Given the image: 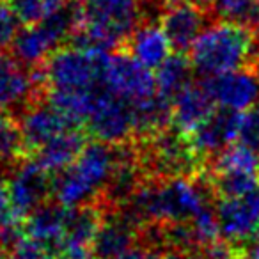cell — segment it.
Listing matches in <instances>:
<instances>
[{"label": "cell", "instance_id": "5b68a950", "mask_svg": "<svg viewBox=\"0 0 259 259\" xmlns=\"http://www.w3.org/2000/svg\"><path fill=\"white\" fill-rule=\"evenodd\" d=\"M80 20H82L80 4L76 6L75 2H68L50 18L36 25H27L16 34L11 45L15 61L29 68L43 66L55 52L61 50L62 43L71 39L75 30L78 29Z\"/></svg>", "mask_w": 259, "mask_h": 259}, {"label": "cell", "instance_id": "ba28073f", "mask_svg": "<svg viewBox=\"0 0 259 259\" xmlns=\"http://www.w3.org/2000/svg\"><path fill=\"white\" fill-rule=\"evenodd\" d=\"M85 126L98 142L108 146L130 144L135 137L134 107L130 101L114 96L107 89L91 117L85 121Z\"/></svg>", "mask_w": 259, "mask_h": 259}, {"label": "cell", "instance_id": "f1b7e54d", "mask_svg": "<svg viewBox=\"0 0 259 259\" xmlns=\"http://www.w3.org/2000/svg\"><path fill=\"white\" fill-rule=\"evenodd\" d=\"M13 222H20V219H16V215L13 213L11 201H9L8 183H6L4 178H0V227Z\"/></svg>", "mask_w": 259, "mask_h": 259}, {"label": "cell", "instance_id": "9c48e42d", "mask_svg": "<svg viewBox=\"0 0 259 259\" xmlns=\"http://www.w3.org/2000/svg\"><path fill=\"white\" fill-rule=\"evenodd\" d=\"M215 211L220 238L240 252L259 234V190L245 197L220 199Z\"/></svg>", "mask_w": 259, "mask_h": 259}, {"label": "cell", "instance_id": "4316f807", "mask_svg": "<svg viewBox=\"0 0 259 259\" xmlns=\"http://www.w3.org/2000/svg\"><path fill=\"white\" fill-rule=\"evenodd\" d=\"M238 142L259 153V105L241 115Z\"/></svg>", "mask_w": 259, "mask_h": 259}, {"label": "cell", "instance_id": "30bf717a", "mask_svg": "<svg viewBox=\"0 0 259 259\" xmlns=\"http://www.w3.org/2000/svg\"><path fill=\"white\" fill-rule=\"evenodd\" d=\"M105 87L114 96L130 103L149 100L156 94V80L151 69L135 61L130 54L110 55Z\"/></svg>", "mask_w": 259, "mask_h": 259}, {"label": "cell", "instance_id": "484cf974", "mask_svg": "<svg viewBox=\"0 0 259 259\" xmlns=\"http://www.w3.org/2000/svg\"><path fill=\"white\" fill-rule=\"evenodd\" d=\"M9 257L11 259H52L54 252L47 247V245L39 243L34 238L27 236L25 233L16 240V243L9 250Z\"/></svg>", "mask_w": 259, "mask_h": 259}, {"label": "cell", "instance_id": "9a60e30c", "mask_svg": "<svg viewBox=\"0 0 259 259\" xmlns=\"http://www.w3.org/2000/svg\"><path fill=\"white\" fill-rule=\"evenodd\" d=\"M141 240V227L135 226L124 213H105L94 236L91 255L93 259H115L134 248Z\"/></svg>", "mask_w": 259, "mask_h": 259}, {"label": "cell", "instance_id": "cb8c5ba5", "mask_svg": "<svg viewBox=\"0 0 259 259\" xmlns=\"http://www.w3.org/2000/svg\"><path fill=\"white\" fill-rule=\"evenodd\" d=\"M208 170H236V172L259 174V153L241 142H234L222 153L213 156Z\"/></svg>", "mask_w": 259, "mask_h": 259}, {"label": "cell", "instance_id": "4dcf8cb0", "mask_svg": "<svg viewBox=\"0 0 259 259\" xmlns=\"http://www.w3.org/2000/svg\"><path fill=\"white\" fill-rule=\"evenodd\" d=\"M243 259H259V234L241 250Z\"/></svg>", "mask_w": 259, "mask_h": 259}, {"label": "cell", "instance_id": "f546056e", "mask_svg": "<svg viewBox=\"0 0 259 259\" xmlns=\"http://www.w3.org/2000/svg\"><path fill=\"white\" fill-rule=\"evenodd\" d=\"M115 259H162V252L149 245H135L134 248H130L128 252Z\"/></svg>", "mask_w": 259, "mask_h": 259}, {"label": "cell", "instance_id": "7a4b0ae2", "mask_svg": "<svg viewBox=\"0 0 259 259\" xmlns=\"http://www.w3.org/2000/svg\"><path fill=\"white\" fill-rule=\"evenodd\" d=\"M255 54V30L241 23L217 22L202 30L188 52V59L197 75L209 78L245 69L250 66Z\"/></svg>", "mask_w": 259, "mask_h": 259}, {"label": "cell", "instance_id": "4fadbf2b", "mask_svg": "<svg viewBox=\"0 0 259 259\" xmlns=\"http://www.w3.org/2000/svg\"><path fill=\"white\" fill-rule=\"evenodd\" d=\"M209 13L195 2H167L160 11V27L167 34L178 54L190 52L197 37L206 29Z\"/></svg>", "mask_w": 259, "mask_h": 259}, {"label": "cell", "instance_id": "d590c367", "mask_svg": "<svg viewBox=\"0 0 259 259\" xmlns=\"http://www.w3.org/2000/svg\"><path fill=\"white\" fill-rule=\"evenodd\" d=\"M4 257H8V252H6L4 248L0 247V259H4Z\"/></svg>", "mask_w": 259, "mask_h": 259}, {"label": "cell", "instance_id": "8fae6325", "mask_svg": "<svg viewBox=\"0 0 259 259\" xmlns=\"http://www.w3.org/2000/svg\"><path fill=\"white\" fill-rule=\"evenodd\" d=\"M18 122L22 130L23 148L30 156L50 141L68 134L71 130H76L75 122L69 121L62 112H59L47 101L45 103L36 101L23 108Z\"/></svg>", "mask_w": 259, "mask_h": 259}, {"label": "cell", "instance_id": "1f68e13d", "mask_svg": "<svg viewBox=\"0 0 259 259\" xmlns=\"http://www.w3.org/2000/svg\"><path fill=\"white\" fill-rule=\"evenodd\" d=\"M162 259H194L190 252H181V250H169L162 255Z\"/></svg>", "mask_w": 259, "mask_h": 259}, {"label": "cell", "instance_id": "e575fe53", "mask_svg": "<svg viewBox=\"0 0 259 259\" xmlns=\"http://www.w3.org/2000/svg\"><path fill=\"white\" fill-rule=\"evenodd\" d=\"M165 2H195L197 4V0H165Z\"/></svg>", "mask_w": 259, "mask_h": 259}, {"label": "cell", "instance_id": "e0dca14e", "mask_svg": "<svg viewBox=\"0 0 259 259\" xmlns=\"http://www.w3.org/2000/svg\"><path fill=\"white\" fill-rule=\"evenodd\" d=\"M41 94L32 78V73L18 61L0 55V110H13L20 105L34 103V96Z\"/></svg>", "mask_w": 259, "mask_h": 259}, {"label": "cell", "instance_id": "836d02e7", "mask_svg": "<svg viewBox=\"0 0 259 259\" xmlns=\"http://www.w3.org/2000/svg\"><path fill=\"white\" fill-rule=\"evenodd\" d=\"M59 259H93V255H59Z\"/></svg>", "mask_w": 259, "mask_h": 259}, {"label": "cell", "instance_id": "ac0fdd59", "mask_svg": "<svg viewBox=\"0 0 259 259\" xmlns=\"http://www.w3.org/2000/svg\"><path fill=\"white\" fill-rule=\"evenodd\" d=\"M128 54L148 69H158L172 55L167 34L156 23H142L128 39Z\"/></svg>", "mask_w": 259, "mask_h": 259}, {"label": "cell", "instance_id": "ffe728a7", "mask_svg": "<svg viewBox=\"0 0 259 259\" xmlns=\"http://www.w3.org/2000/svg\"><path fill=\"white\" fill-rule=\"evenodd\" d=\"M85 146V135L78 130H71L37 149L32 160L48 174H61L75 163Z\"/></svg>", "mask_w": 259, "mask_h": 259}, {"label": "cell", "instance_id": "5bb4252c", "mask_svg": "<svg viewBox=\"0 0 259 259\" xmlns=\"http://www.w3.org/2000/svg\"><path fill=\"white\" fill-rule=\"evenodd\" d=\"M241 115L243 114L227 108H215L213 114L188 135L195 151L206 160V156H217L231 144H234L240 135Z\"/></svg>", "mask_w": 259, "mask_h": 259}, {"label": "cell", "instance_id": "3957f363", "mask_svg": "<svg viewBox=\"0 0 259 259\" xmlns=\"http://www.w3.org/2000/svg\"><path fill=\"white\" fill-rule=\"evenodd\" d=\"M122 146H108L103 142L87 144L75 163L54 180L52 195L55 202L66 208L96 204L121 162Z\"/></svg>", "mask_w": 259, "mask_h": 259}, {"label": "cell", "instance_id": "d4e9b609", "mask_svg": "<svg viewBox=\"0 0 259 259\" xmlns=\"http://www.w3.org/2000/svg\"><path fill=\"white\" fill-rule=\"evenodd\" d=\"M69 0H8L13 13L23 25H36L61 11Z\"/></svg>", "mask_w": 259, "mask_h": 259}, {"label": "cell", "instance_id": "52a82bcc", "mask_svg": "<svg viewBox=\"0 0 259 259\" xmlns=\"http://www.w3.org/2000/svg\"><path fill=\"white\" fill-rule=\"evenodd\" d=\"M6 183L13 213L20 220H25L30 213L47 204L50 194H54V180L34 160H22L9 170Z\"/></svg>", "mask_w": 259, "mask_h": 259}, {"label": "cell", "instance_id": "83f0119b", "mask_svg": "<svg viewBox=\"0 0 259 259\" xmlns=\"http://www.w3.org/2000/svg\"><path fill=\"white\" fill-rule=\"evenodd\" d=\"M18 25H20V22L15 13H13L11 6H9L8 2H2V0H0V54L13 45L16 34L20 32Z\"/></svg>", "mask_w": 259, "mask_h": 259}, {"label": "cell", "instance_id": "603a6c76", "mask_svg": "<svg viewBox=\"0 0 259 259\" xmlns=\"http://www.w3.org/2000/svg\"><path fill=\"white\" fill-rule=\"evenodd\" d=\"M25 153L23 137L18 119L9 112L0 110V170H11L22 160L20 156Z\"/></svg>", "mask_w": 259, "mask_h": 259}, {"label": "cell", "instance_id": "6da1fadb", "mask_svg": "<svg viewBox=\"0 0 259 259\" xmlns=\"http://www.w3.org/2000/svg\"><path fill=\"white\" fill-rule=\"evenodd\" d=\"M78 29L69 39V47L89 52L110 54L144 23L142 0H80Z\"/></svg>", "mask_w": 259, "mask_h": 259}, {"label": "cell", "instance_id": "8992f818", "mask_svg": "<svg viewBox=\"0 0 259 259\" xmlns=\"http://www.w3.org/2000/svg\"><path fill=\"white\" fill-rule=\"evenodd\" d=\"M110 54L62 47L43 66L45 91L103 89Z\"/></svg>", "mask_w": 259, "mask_h": 259}, {"label": "cell", "instance_id": "277c9868", "mask_svg": "<svg viewBox=\"0 0 259 259\" xmlns=\"http://www.w3.org/2000/svg\"><path fill=\"white\" fill-rule=\"evenodd\" d=\"M139 160L149 180H169L180 176H199L206 169L204 158L195 151L190 137L180 130H163L155 137L141 141Z\"/></svg>", "mask_w": 259, "mask_h": 259}, {"label": "cell", "instance_id": "7402d4cb", "mask_svg": "<svg viewBox=\"0 0 259 259\" xmlns=\"http://www.w3.org/2000/svg\"><path fill=\"white\" fill-rule=\"evenodd\" d=\"M204 9L220 22H233L259 32V0H202Z\"/></svg>", "mask_w": 259, "mask_h": 259}, {"label": "cell", "instance_id": "d6986e66", "mask_svg": "<svg viewBox=\"0 0 259 259\" xmlns=\"http://www.w3.org/2000/svg\"><path fill=\"white\" fill-rule=\"evenodd\" d=\"M215 110V103L202 85H188L172 100V126L181 134L190 135Z\"/></svg>", "mask_w": 259, "mask_h": 259}, {"label": "cell", "instance_id": "7c38bea8", "mask_svg": "<svg viewBox=\"0 0 259 259\" xmlns=\"http://www.w3.org/2000/svg\"><path fill=\"white\" fill-rule=\"evenodd\" d=\"M201 85L219 108L243 114L259 105V82L247 69L209 76Z\"/></svg>", "mask_w": 259, "mask_h": 259}, {"label": "cell", "instance_id": "d6a6232c", "mask_svg": "<svg viewBox=\"0 0 259 259\" xmlns=\"http://www.w3.org/2000/svg\"><path fill=\"white\" fill-rule=\"evenodd\" d=\"M250 71H252V75L255 76V80L259 82V50H257L255 57L252 59V62H250Z\"/></svg>", "mask_w": 259, "mask_h": 259}, {"label": "cell", "instance_id": "2e32d148", "mask_svg": "<svg viewBox=\"0 0 259 259\" xmlns=\"http://www.w3.org/2000/svg\"><path fill=\"white\" fill-rule=\"evenodd\" d=\"M69 213L71 208H66L59 202H47L23 220V233L39 243L47 245L55 255L61 250Z\"/></svg>", "mask_w": 259, "mask_h": 259}, {"label": "cell", "instance_id": "44dd1931", "mask_svg": "<svg viewBox=\"0 0 259 259\" xmlns=\"http://www.w3.org/2000/svg\"><path fill=\"white\" fill-rule=\"evenodd\" d=\"M192 75L194 68L190 59H187L183 54H172L155 73L156 94L172 101L178 94L192 85Z\"/></svg>", "mask_w": 259, "mask_h": 259}]
</instances>
